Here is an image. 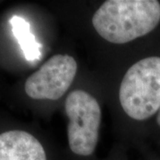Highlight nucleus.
<instances>
[{
	"label": "nucleus",
	"instance_id": "nucleus-7",
	"mask_svg": "<svg viewBox=\"0 0 160 160\" xmlns=\"http://www.w3.org/2000/svg\"><path fill=\"white\" fill-rule=\"evenodd\" d=\"M156 120H157V124L160 127V109L158 110V114H157V119Z\"/></svg>",
	"mask_w": 160,
	"mask_h": 160
},
{
	"label": "nucleus",
	"instance_id": "nucleus-1",
	"mask_svg": "<svg viewBox=\"0 0 160 160\" xmlns=\"http://www.w3.org/2000/svg\"><path fill=\"white\" fill-rule=\"evenodd\" d=\"M92 22L103 39L123 45L152 32L160 22L157 0H108L93 14Z\"/></svg>",
	"mask_w": 160,
	"mask_h": 160
},
{
	"label": "nucleus",
	"instance_id": "nucleus-3",
	"mask_svg": "<svg viewBox=\"0 0 160 160\" xmlns=\"http://www.w3.org/2000/svg\"><path fill=\"white\" fill-rule=\"evenodd\" d=\"M65 112L70 150L78 156L89 157L97 147L102 122V109L98 101L84 90H74L65 100Z\"/></svg>",
	"mask_w": 160,
	"mask_h": 160
},
{
	"label": "nucleus",
	"instance_id": "nucleus-6",
	"mask_svg": "<svg viewBox=\"0 0 160 160\" xmlns=\"http://www.w3.org/2000/svg\"><path fill=\"white\" fill-rule=\"evenodd\" d=\"M12 23L13 26V31L16 35L21 45L22 46L23 50L25 52L27 58L34 59L36 58V53L38 52L36 49V44L34 42L33 37L29 33V27L28 24L23 20L18 17H14L12 20Z\"/></svg>",
	"mask_w": 160,
	"mask_h": 160
},
{
	"label": "nucleus",
	"instance_id": "nucleus-5",
	"mask_svg": "<svg viewBox=\"0 0 160 160\" xmlns=\"http://www.w3.org/2000/svg\"><path fill=\"white\" fill-rule=\"evenodd\" d=\"M0 160H47L39 141L26 131L10 130L0 133Z\"/></svg>",
	"mask_w": 160,
	"mask_h": 160
},
{
	"label": "nucleus",
	"instance_id": "nucleus-2",
	"mask_svg": "<svg viewBox=\"0 0 160 160\" xmlns=\"http://www.w3.org/2000/svg\"><path fill=\"white\" fill-rule=\"evenodd\" d=\"M119 102L129 118L143 121L160 109V56H149L127 69L119 87Z\"/></svg>",
	"mask_w": 160,
	"mask_h": 160
},
{
	"label": "nucleus",
	"instance_id": "nucleus-4",
	"mask_svg": "<svg viewBox=\"0 0 160 160\" xmlns=\"http://www.w3.org/2000/svg\"><path fill=\"white\" fill-rule=\"evenodd\" d=\"M78 72V62L69 54H55L27 78L24 90L33 100L57 101L67 92Z\"/></svg>",
	"mask_w": 160,
	"mask_h": 160
}]
</instances>
